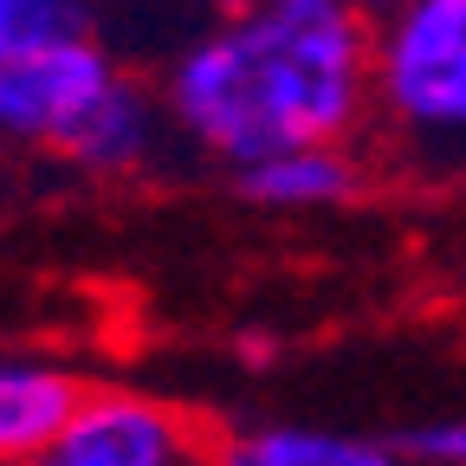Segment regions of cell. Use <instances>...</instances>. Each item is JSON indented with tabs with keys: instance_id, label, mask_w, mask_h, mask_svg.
<instances>
[{
	"instance_id": "obj_1",
	"label": "cell",
	"mask_w": 466,
	"mask_h": 466,
	"mask_svg": "<svg viewBox=\"0 0 466 466\" xmlns=\"http://www.w3.org/2000/svg\"><path fill=\"white\" fill-rule=\"evenodd\" d=\"M370 110V14L350 0H253L214 14L168 66L162 116L214 162L343 143Z\"/></svg>"
},
{
	"instance_id": "obj_2",
	"label": "cell",
	"mask_w": 466,
	"mask_h": 466,
	"mask_svg": "<svg viewBox=\"0 0 466 466\" xmlns=\"http://www.w3.org/2000/svg\"><path fill=\"white\" fill-rule=\"evenodd\" d=\"M370 97L415 162H466V0H395L370 20Z\"/></svg>"
},
{
	"instance_id": "obj_3",
	"label": "cell",
	"mask_w": 466,
	"mask_h": 466,
	"mask_svg": "<svg viewBox=\"0 0 466 466\" xmlns=\"http://www.w3.org/2000/svg\"><path fill=\"white\" fill-rule=\"evenodd\" d=\"M110 78H116V58L97 46V33L0 46V137L58 143Z\"/></svg>"
},
{
	"instance_id": "obj_4",
	"label": "cell",
	"mask_w": 466,
	"mask_h": 466,
	"mask_svg": "<svg viewBox=\"0 0 466 466\" xmlns=\"http://www.w3.org/2000/svg\"><path fill=\"white\" fill-rule=\"evenodd\" d=\"M52 447L72 453L78 466H188L182 421L137 395H78Z\"/></svg>"
},
{
	"instance_id": "obj_5",
	"label": "cell",
	"mask_w": 466,
	"mask_h": 466,
	"mask_svg": "<svg viewBox=\"0 0 466 466\" xmlns=\"http://www.w3.org/2000/svg\"><path fill=\"white\" fill-rule=\"evenodd\" d=\"M162 130H168L162 104H156L143 85H130L124 72H116V78L85 104L78 124L58 137V149H66L78 168H91V175H130V168H143V162L162 149Z\"/></svg>"
},
{
	"instance_id": "obj_6",
	"label": "cell",
	"mask_w": 466,
	"mask_h": 466,
	"mask_svg": "<svg viewBox=\"0 0 466 466\" xmlns=\"http://www.w3.org/2000/svg\"><path fill=\"white\" fill-rule=\"evenodd\" d=\"M240 188L259 208H285V214L343 208L350 195H357V162L343 156V143H305V149H279L266 162H247Z\"/></svg>"
},
{
	"instance_id": "obj_7",
	"label": "cell",
	"mask_w": 466,
	"mask_h": 466,
	"mask_svg": "<svg viewBox=\"0 0 466 466\" xmlns=\"http://www.w3.org/2000/svg\"><path fill=\"white\" fill-rule=\"evenodd\" d=\"M78 408V382L46 363H0V466L46 453Z\"/></svg>"
},
{
	"instance_id": "obj_8",
	"label": "cell",
	"mask_w": 466,
	"mask_h": 466,
	"mask_svg": "<svg viewBox=\"0 0 466 466\" xmlns=\"http://www.w3.org/2000/svg\"><path fill=\"white\" fill-rule=\"evenodd\" d=\"M220 466H395V453L350 434H318V428H259L233 441Z\"/></svg>"
},
{
	"instance_id": "obj_9",
	"label": "cell",
	"mask_w": 466,
	"mask_h": 466,
	"mask_svg": "<svg viewBox=\"0 0 466 466\" xmlns=\"http://www.w3.org/2000/svg\"><path fill=\"white\" fill-rule=\"evenodd\" d=\"M91 33V0H0V46Z\"/></svg>"
},
{
	"instance_id": "obj_10",
	"label": "cell",
	"mask_w": 466,
	"mask_h": 466,
	"mask_svg": "<svg viewBox=\"0 0 466 466\" xmlns=\"http://www.w3.org/2000/svg\"><path fill=\"white\" fill-rule=\"evenodd\" d=\"M401 447L415 460H428V466H466V421H434L421 434H408Z\"/></svg>"
},
{
	"instance_id": "obj_11",
	"label": "cell",
	"mask_w": 466,
	"mask_h": 466,
	"mask_svg": "<svg viewBox=\"0 0 466 466\" xmlns=\"http://www.w3.org/2000/svg\"><path fill=\"white\" fill-rule=\"evenodd\" d=\"M20 466H78L72 453H58V447H46V453H33V460H20Z\"/></svg>"
},
{
	"instance_id": "obj_12",
	"label": "cell",
	"mask_w": 466,
	"mask_h": 466,
	"mask_svg": "<svg viewBox=\"0 0 466 466\" xmlns=\"http://www.w3.org/2000/svg\"><path fill=\"white\" fill-rule=\"evenodd\" d=\"M195 7H208V14H233V7H253V0H195Z\"/></svg>"
},
{
	"instance_id": "obj_13",
	"label": "cell",
	"mask_w": 466,
	"mask_h": 466,
	"mask_svg": "<svg viewBox=\"0 0 466 466\" xmlns=\"http://www.w3.org/2000/svg\"><path fill=\"white\" fill-rule=\"evenodd\" d=\"M350 7H357V14H370V20H376V14H389V7H395V0H350Z\"/></svg>"
}]
</instances>
